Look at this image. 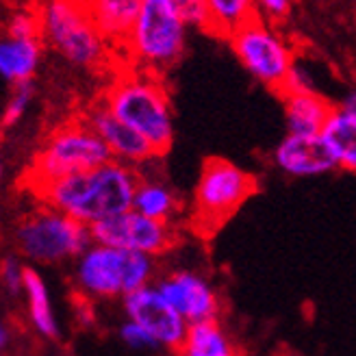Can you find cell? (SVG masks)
I'll return each instance as SVG.
<instances>
[{
    "label": "cell",
    "mask_w": 356,
    "mask_h": 356,
    "mask_svg": "<svg viewBox=\"0 0 356 356\" xmlns=\"http://www.w3.org/2000/svg\"><path fill=\"white\" fill-rule=\"evenodd\" d=\"M141 181L137 168L109 161L96 170L31 187L38 200L89 228L133 209Z\"/></svg>",
    "instance_id": "6da1fadb"
},
{
    "label": "cell",
    "mask_w": 356,
    "mask_h": 356,
    "mask_svg": "<svg viewBox=\"0 0 356 356\" xmlns=\"http://www.w3.org/2000/svg\"><path fill=\"white\" fill-rule=\"evenodd\" d=\"M120 122L139 133L161 156L174 141V113L161 76L127 70L115 76L100 100Z\"/></svg>",
    "instance_id": "7a4b0ae2"
},
{
    "label": "cell",
    "mask_w": 356,
    "mask_h": 356,
    "mask_svg": "<svg viewBox=\"0 0 356 356\" xmlns=\"http://www.w3.org/2000/svg\"><path fill=\"white\" fill-rule=\"evenodd\" d=\"M92 243V228L44 202L22 213L11 226L13 250L31 267L76 261Z\"/></svg>",
    "instance_id": "3957f363"
},
{
    "label": "cell",
    "mask_w": 356,
    "mask_h": 356,
    "mask_svg": "<svg viewBox=\"0 0 356 356\" xmlns=\"http://www.w3.org/2000/svg\"><path fill=\"white\" fill-rule=\"evenodd\" d=\"M156 259L92 243L72 265L74 289L83 300H124L156 280Z\"/></svg>",
    "instance_id": "277c9868"
},
{
    "label": "cell",
    "mask_w": 356,
    "mask_h": 356,
    "mask_svg": "<svg viewBox=\"0 0 356 356\" xmlns=\"http://www.w3.org/2000/svg\"><path fill=\"white\" fill-rule=\"evenodd\" d=\"M187 29L181 0H141L139 17L122 48L135 70L161 76L183 57Z\"/></svg>",
    "instance_id": "5b68a950"
},
{
    "label": "cell",
    "mask_w": 356,
    "mask_h": 356,
    "mask_svg": "<svg viewBox=\"0 0 356 356\" xmlns=\"http://www.w3.org/2000/svg\"><path fill=\"white\" fill-rule=\"evenodd\" d=\"M113 161L104 141L81 118L61 124L35 152L26 172V185L38 187L65 176L83 174Z\"/></svg>",
    "instance_id": "8992f818"
},
{
    "label": "cell",
    "mask_w": 356,
    "mask_h": 356,
    "mask_svg": "<svg viewBox=\"0 0 356 356\" xmlns=\"http://www.w3.org/2000/svg\"><path fill=\"white\" fill-rule=\"evenodd\" d=\"M42 40L76 67L96 70L109 61L111 44L96 26L89 5L50 0L40 7Z\"/></svg>",
    "instance_id": "52a82bcc"
},
{
    "label": "cell",
    "mask_w": 356,
    "mask_h": 356,
    "mask_svg": "<svg viewBox=\"0 0 356 356\" xmlns=\"http://www.w3.org/2000/svg\"><path fill=\"white\" fill-rule=\"evenodd\" d=\"M257 191V176L222 156H211L202 163L193 189V226L204 235L235 216L237 209Z\"/></svg>",
    "instance_id": "ba28073f"
},
{
    "label": "cell",
    "mask_w": 356,
    "mask_h": 356,
    "mask_svg": "<svg viewBox=\"0 0 356 356\" xmlns=\"http://www.w3.org/2000/svg\"><path fill=\"white\" fill-rule=\"evenodd\" d=\"M230 48L261 85L282 94L296 65L289 42L263 17H254L228 40Z\"/></svg>",
    "instance_id": "9c48e42d"
},
{
    "label": "cell",
    "mask_w": 356,
    "mask_h": 356,
    "mask_svg": "<svg viewBox=\"0 0 356 356\" xmlns=\"http://www.w3.org/2000/svg\"><path fill=\"white\" fill-rule=\"evenodd\" d=\"M178 230L174 224L156 222L141 216L135 209L124 211L120 216L100 222L92 228L96 243H104L120 250H129L146 257H161L176 243Z\"/></svg>",
    "instance_id": "30bf717a"
},
{
    "label": "cell",
    "mask_w": 356,
    "mask_h": 356,
    "mask_svg": "<svg viewBox=\"0 0 356 356\" xmlns=\"http://www.w3.org/2000/svg\"><path fill=\"white\" fill-rule=\"evenodd\" d=\"M154 287L163 293L170 307L189 326L220 319L222 302L213 282L193 270H172L154 280Z\"/></svg>",
    "instance_id": "8fae6325"
},
{
    "label": "cell",
    "mask_w": 356,
    "mask_h": 356,
    "mask_svg": "<svg viewBox=\"0 0 356 356\" xmlns=\"http://www.w3.org/2000/svg\"><path fill=\"white\" fill-rule=\"evenodd\" d=\"M124 319L139 324L156 343V348L176 350L183 346L189 324L178 315L154 284L139 289L122 300Z\"/></svg>",
    "instance_id": "7c38bea8"
},
{
    "label": "cell",
    "mask_w": 356,
    "mask_h": 356,
    "mask_svg": "<svg viewBox=\"0 0 356 356\" xmlns=\"http://www.w3.org/2000/svg\"><path fill=\"white\" fill-rule=\"evenodd\" d=\"M83 120L106 144L113 161L127 163L131 168H139L141 163L159 156L144 137L135 133L133 129H129L124 122H120L102 102H96L92 109L83 115Z\"/></svg>",
    "instance_id": "4fadbf2b"
},
{
    "label": "cell",
    "mask_w": 356,
    "mask_h": 356,
    "mask_svg": "<svg viewBox=\"0 0 356 356\" xmlns=\"http://www.w3.org/2000/svg\"><path fill=\"white\" fill-rule=\"evenodd\" d=\"M272 161L280 172L293 178L322 176L339 168L322 135L287 133V137L280 139V144L274 148Z\"/></svg>",
    "instance_id": "5bb4252c"
},
{
    "label": "cell",
    "mask_w": 356,
    "mask_h": 356,
    "mask_svg": "<svg viewBox=\"0 0 356 356\" xmlns=\"http://www.w3.org/2000/svg\"><path fill=\"white\" fill-rule=\"evenodd\" d=\"M282 104L284 124L291 135H322L334 111V104L317 92L284 94Z\"/></svg>",
    "instance_id": "9a60e30c"
},
{
    "label": "cell",
    "mask_w": 356,
    "mask_h": 356,
    "mask_svg": "<svg viewBox=\"0 0 356 356\" xmlns=\"http://www.w3.org/2000/svg\"><path fill=\"white\" fill-rule=\"evenodd\" d=\"M44 57V40H0V76L7 83L24 85L38 74Z\"/></svg>",
    "instance_id": "2e32d148"
},
{
    "label": "cell",
    "mask_w": 356,
    "mask_h": 356,
    "mask_svg": "<svg viewBox=\"0 0 356 356\" xmlns=\"http://www.w3.org/2000/svg\"><path fill=\"white\" fill-rule=\"evenodd\" d=\"M89 11L104 40L124 46L139 17L141 0H96L89 3Z\"/></svg>",
    "instance_id": "e0dca14e"
},
{
    "label": "cell",
    "mask_w": 356,
    "mask_h": 356,
    "mask_svg": "<svg viewBox=\"0 0 356 356\" xmlns=\"http://www.w3.org/2000/svg\"><path fill=\"white\" fill-rule=\"evenodd\" d=\"M26 300V313L33 330L44 339H59V322L52 311V298L48 291V284L44 276L35 270V267H26V278H24V291Z\"/></svg>",
    "instance_id": "ac0fdd59"
},
{
    "label": "cell",
    "mask_w": 356,
    "mask_h": 356,
    "mask_svg": "<svg viewBox=\"0 0 356 356\" xmlns=\"http://www.w3.org/2000/svg\"><path fill=\"white\" fill-rule=\"evenodd\" d=\"M178 356H241V352L220 319H211L189 326Z\"/></svg>",
    "instance_id": "d6986e66"
},
{
    "label": "cell",
    "mask_w": 356,
    "mask_h": 356,
    "mask_svg": "<svg viewBox=\"0 0 356 356\" xmlns=\"http://www.w3.org/2000/svg\"><path fill=\"white\" fill-rule=\"evenodd\" d=\"M133 209L150 220L174 224L178 211H181V198H178L176 191L163 181L141 176L137 191H135Z\"/></svg>",
    "instance_id": "ffe728a7"
},
{
    "label": "cell",
    "mask_w": 356,
    "mask_h": 356,
    "mask_svg": "<svg viewBox=\"0 0 356 356\" xmlns=\"http://www.w3.org/2000/svg\"><path fill=\"white\" fill-rule=\"evenodd\" d=\"M337 165L356 174V118L334 104V111L322 133Z\"/></svg>",
    "instance_id": "44dd1931"
},
{
    "label": "cell",
    "mask_w": 356,
    "mask_h": 356,
    "mask_svg": "<svg viewBox=\"0 0 356 356\" xmlns=\"http://www.w3.org/2000/svg\"><path fill=\"white\" fill-rule=\"evenodd\" d=\"M209 31L230 40L233 35L259 15L257 5L248 0H209Z\"/></svg>",
    "instance_id": "7402d4cb"
},
{
    "label": "cell",
    "mask_w": 356,
    "mask_h": 356,
    "mask_svg": "<svg viewBox=\"0 0 356 356\" xmlns=\"http://www.w3.org/2000/svg\"><path fill=\"white\" fill-rule=\"evenodd\" d=\"M5 38L15 40H42L40 7H15L5 20Z\"/></svg>",
    "instance_id": "603a6c76"
},
{
    "label": "cell",
    "mask_w": 356,
    "mask_h": 356,
    "mask_svg": "<svg viewBox=\"0 0 356 356\" xmlns=\"http://www.w3.org/2000/svg\"><path fill=\"white\" fill-rule=\"evenodd\" d=\"M31 102H33V85L31 83L15 85L11 89V96L5 102V109H3V129L15 127L29 111Z\"/></svg>",
    "instance_id": "cb8c5ba5"
},
{
    "label": "cell",
    "mask_w": 356,
    "mask_h": 356,
    "mask_svg": "<svg viewBox=\"0 0 356 356\" xmlns=\"http://www.w3.org/2000/svg\"><path fill=\"white\" fill-rule=\"evenodd\" d=\"M26 263L15 252L7 254L0 263V276H3V287L11 296H20L24 291V278H26Z\"/></svg>",
    "instance_id": "d4e9b609"
},
{
    "label": "cell",
    "mask_w": 356,
    "mask_h": 356,
    "mask_svg": "<svg viewBox=\"0 0 356 356\" xmlns=\"http://www.w3.org/2000/svg\"><path fill=\"white\" fill-rule=\"evenodd\" d=\"M118 337L124 346H129L133 350H144V348H156L152 337L141 328L139 324L131 322V319H124L118 328Z\"/></svg>",
    "instance_id": "484cf974"
},
{
    "label": "cell",
    "mask_w": 356,
    "mask_h": 356,
    "mask_svg": "<svg viewBox=\"0 0 356 356\" xmlns=\"http://www.w3.org/2000/svg\"><path fill=\"white\" fill-rule=\"evenodd\" d=\"M181 11L187 26H198L209 31L211 24L209 3H204V0H181Z\"/></svg>",
    "instance_id": "4316f807"
},
{
    "label": "cell",
    "mask_w": 356,
    "mask_h": 356,
    "mask_svg": "<svg viewBox=\"0 0 356 356\" xmlns=\"http://www.w3.org/2000/svg\"><path fill=\"white\" fill-rule=\"evenodd\" d=\"M259 17H263L265 22H284L287 15L291 13V3L287 0H261L257 5Z\"/></svg>",
    "instance_id": "83f0119b"
},
{
    "label": "cell",
    "mask_w": 356,
    "mask_h": 356,
    "mask_svg": "<svg viewBox=\"0 0 356 356\" xmlns=\"http://www.w3.org/2000/svg\"><path fill=\"white\" fill-rule=\"evenodd\" d=\"M337 106H339V109H343L346 113H350V115L356 118V89H354V92H350Z\"/></svg>",
    "instance_id": "f1b7e54d"
},
{
    "label": "cell",
    "mask_w": 356,
    "mask_h": 356,
    "mask_svg": "<svg viewBox=\"0 0 356 356\" xmlns=\"http://www.w3.org/2000/svg\"><path fill=\"white\" fill-rule=\"evenodd\" d=\"M9 341H11V334H9L7 326H3V328H0V348L5 350L9 346Z\"/></svg>",
    "instance_id": "f546056e"
},
{
    "label": "cell",
    "mask_w": 356,
    "mask_h": 356,
    "mask_svg": "<svg viewBox=\"0 0 356 356\" xmlns=\"http://www.w3.org/2000/svg\"><path fill=\"white\" fill-rule=\"evenodd\" d=\"M276 356H307V354H302V352H298V350H282V352H278Z\"/></svg>",
    "instance_id": "4dcf8cb0"
}]
</instances>
